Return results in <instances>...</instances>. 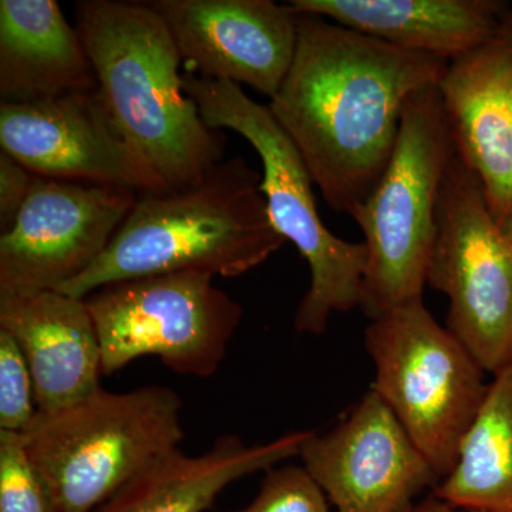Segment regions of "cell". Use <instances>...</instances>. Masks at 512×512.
<instances>
[{"label":"cell","mask_w":512,"mask_h":512,"mask_svg":"<svg viewBox=\"0 0 512 512\" xmlns=\"http://www.w3.org/2000/svg\"><path fill=\"white\" fill-rule=\"evenodd\" d=\"M35 180L36 175L30 173L28 168L23 167L5 151L0 153V229L2 234L15 224Z\"/></svg>","instance_id":"obj_23"},{"label":"cell","mask_w":512,"mask_h":512,"mask_svg":"<svg viewBox=\"0 0 512 512\" xmlns=\"http://www.w3.org/2000/svg\"><path fill=\"white\" fill-rule=\"evenodd\" d=\"M309 434L293 431L256 446L224 436L200 456L177 448L121 488L100 512H204L239 478L299 457Z\"/></svg>","instance_id":"obj_18"},{"label":"cell","mask_w":512,"mask_h":512,"mask_svg":"<svg viewBox=\"0 0 512 512\" xmlns=\"http://www.w3.org/2000/svg\"><path fill=\"white\" fill-rule=\"evenodd\" d=\"M437 89L457 156L501 224L512 214V6L493 36L448 62Z\"/></svg>","instance_id":"obj_14"},{"label":"cell","mask_w":512,"mask_h":512,"mask_svg":"<svg viewBox=\"0 0 512 512\" xmlns=\"http://www.w3.org/2000/svg\"><path fill=\"white\" fill-rule=\"evenodd\" d=\"M433 494L467 511L512 512V365L493 376L456 464Z\"/></svg>","instance_id":"obj_19"},{"label":"cell","mask_w":512,"mask_h":512,"mask_svg":"<svg viewBox=\"0 0 512 512\" xmlns=\"http://www.w3.org/2000/svg\"><path fill=\"white\" fill-rule=\"evenodd\" d=\"M410 512H473L463 510V508L454 507V505L446 503L437 495L431 494L430 497L424 498L420 503L414 504Z\"/></svg>","instance_id":"obj_24"},{"label":"cell","mask_w":512,"mask_h":512,"mask_svg":"<svg viewBox=\"0 0 512 512\" xmlns=\"http://www.w3.org/2000/svg\"><path fill=\"white\" fill-rule=\"evenodd\" d=\"M286 5L298 15L330 19L447 62L493 36L511 8L503 0H289Z\"/></svg>","instance_id":"obj_16"},{"label":"cell","mask_w":512,"mask_h":512,"mask_svg":"<svg viewBox=\"0 0 512 512\" xmlns=\"http://www.w3.org/2000/svg\"><path fill=\"white\" fill-rule=\"evenodd\" d=\"M183 89L212 130L235 131L262 161L261 190L272 227L291 241L311 271L299 303L295 329L322 335L333 313L359 308L367 265L365 242L336 237L320 220L313 183L298 148L268 106L252 100L237 83L183 74Z\"/></svg>","instance_id":"obj_4"},{"label":"cell","mask_w":512,"mask_h":512,"mask_svg":"<svg viewBox=\"0 0 512 512\" xmlns=\"http://www.w3.org/2000/svg\"><path fill=\"white\" fill-rule=\"evenodd\" d=\"M187 72L247 84L269 99L291 69L298 15L272 0H151Z\"/></svg>","instance_id":"obj_13"},{"label":"cell","mask_w":512,"mask_h":512,"mask_svg":"<svg viewBox=\"0 0 512 512\" xmlns=\"http://www.w3.org/2000/svg\"><path fill=\"white\" fill-rule=\"evenodd\" d=\"M99 89L92 60L56 0L0 2V103Z\"/></svg>","instance_id":"obj_17"},{"label":"cell","mask_w":512,"mask_h":512,"mask_svg":"<svg viewBox=\"0 0 512 512\" xmlns=\"http://www.w3.org/2000/svg\"><path fill=\"white\" fill-rule=\"evenodd\" d=\"M0 146L37 177L138 194L170 191L127 143L99 89L37 103H0Z\"/></svg>","instance_id":"obj_11"},{"label":"cell","mask_w":512,"mask_h":512,"mask_svg":"<svg viewBox=\"0 0 512 512\" xmlns=\"http://www.w3.org/2000/svg\"><path fill=\"white\" fill-rule=\"evenodd\" d=\"M39 412L35 383L25 355L5 330H0V430L23 433Z\"/></svg>","instance_id":"obj_21"},{"label":"cell","mask_w":512,"mask_h":512,"mask_svg":"<svg viewBox=\"0 0 512 512\" xmlns=\"http://www.w3.org/2000/svg\"><path fill=\"white\" fill-rule=\"evenodd\" d=\"M454 156L437 84L419 90L407 101L382 178L352 214L365 235L359 308L370 320L423 299L441 188Z\"/></svg>","instance_id":"obj_6"},{"label":"cell","mask_w":512,"mask_h":512,"mask_svg":"<svg viewBox=\"0 0 512 512\" xmlns=\"http://www.w3.org/2000/svg\"><path fill=\"white\" fill-rule=\"evenodd\" d=\"M261 181L244 158L235 157L187 190L141 192L103 255L57 291L83 299L103 286L146 276L247 274L286 244L272 227Z\"/></svg>","instance_id":"obj_3"},{"label":"cell","mask_w":512,"mask_h":512,"mask_svg":"<svg viewBox=\"0 0 512 512\" xmlns=\"http://www.w3.org/2000/svg\"><path fill=\"white\" fill-rule=\"evenodd\" d=\"M138 192L37 177L0 237V292L57 291L103 255Z\"/></svg>","instance_id":"obj_10"},{"label":"cell","mask_w":512,"mask_h":512,"mask_svg":"<svg viewBox=\"0 0 512 512\" xmlns=\"http://www.w3.org/2000/svg\"><path fill=\"white\" fill-rule=\"evenodd\" d=\"M231 512H330L328 498L303 466L266 471L251 504Z\"/></svg>","instance_id":"obj_22"},{"label":"cell","mask_w":512,"mask_h":512,"mask_svg":"<svg viewBox=\"0 0 512 512\" xmlns=\"http://www.w3.org/2000/svg\"><path fill=\"white\" fill-rule=\"evenodd\" d=\"M447 64L319 16L298 15L295 57L268 107L333 211L352 217L375 190L407 101L439 84Z\"/></svg>","instance_id":"obj_1"},{"label":"cell","mask_w":512,"mask_h":512,"mask_svg":"<svg viewBox=\"0 0 512 512\" xmlns=\"http://www.w3.org/2000/svg\"><path fill=\"white\" fill-rule=\"evenodd\" d=\"M183 402L170 387L97 392L37 412L26 451L60 512H92L183 441Z\"/></svg>","instance_id":"obj_5"},{"label":"cell","mask_w":512,"mask_h":512,"mask_svg":"<svg viewBox=\"0 0 512 512\" xmlns=\"http://www.w3.org/2000/svg\"><path fill=\"white\" fill-rule=\"evenodd\" d=\"M0 512H60L22 434L0 430Z\"/></svg>","instance_id":"obj_20"},{"label":"cell","mask_w":512,"mask_h":512,"mask_svg":"<svg viewBox=\"0 0 512 512\" xmlns=\"http://www.w3.org/2000/svg\"><path fill=\"white\" fill-rule=\"evenodd\" d=\"M83 301L99 338L103 375L157 356L178 375L214 376L242 319L241 305L201 272L114 282Z\"/></svg>","instance_id":"obj_8"},{"label":"cell","mask_w":512,"mask_h":512,"mask_svg":"<svg viewBox=\"0 0 512 512\" xmlns=\"http://www.w3.org/2000/svg\"><path fill=\"white\" fill-rule=\"evenodd\" d=\"M365 346L376 370L370 389L443 480L487 396L483 367L423 299L373 319Z\"/></svg>","instance_id":"obj_7"},{"label":"cell","mask_w":512,"mask_h":512,"mask_svg":"<svg viewBox=\"0 0 512 512\" xmlns=\"http://www.w3.org/2000/svg\"><path fill=\"white\" fill-rule=\"evenodd\" d=\"M76 20L101 99L127 143L168 190L202 183L224 161L227 138L184 92L183 59L161 16L148 2L82 0Z\"/></svg>","instance_id":"obj_2"},{"label":"cell","mask_w":512,"mask_h":512,"mask_svg":"<svg viewBox=\"0 0 512 512\" xmlns=\"http://www.w3.org/2000/svg\"><path fill=\"white\" fill-rule=\"evenodd\" d=\"M501 227H503L505 234L508 235V238L512 241V214L510 217L505 218L503 222H501Z\"/></svg>","instance_id":"obj_25"},{"label":"cell","mask_w":512,"mask_h":512,"mask_svg":"<svg viewBox=\"0 0 512 512\" xmlns=\"http://www.w3.org/2000/svg\"><path fill=\"white\" fill-rule=\"evenodd\" d=\"M0 330L25 355L39 412H56L100 389V343L83 299L59 291L0 292Z\"/></svg>","instance_id":"obj_15"},{"label":"cell","mask_w":512,"mask_h":512,"mask_svg":"<svg viewBox=\"0 0 512 512\" xmlns=\"http://www.w3.org/2000/svg\"><path fill=\"white\" fill-rule=\"evenodd\" d=\"M299 457L338 512H410L440 481L372 389L328 433L311 430Z\"/></svg>","instance_id":"obj_12"},{"label":"cell","mask_w":512,"mask_h":512,"mask_svg":"<svg viewBox=\"0 0 512 512\" xmlns=\"http://www.w3.org/2000/svg\"><path fill=\"white\" fill-rule=\"evenodd\" d=\"M427 285L448 299L446 328L485 373L512 365V241L457 153L441 188Z\"/></svg>","instance_id":"obj_9"}]
</instances>
